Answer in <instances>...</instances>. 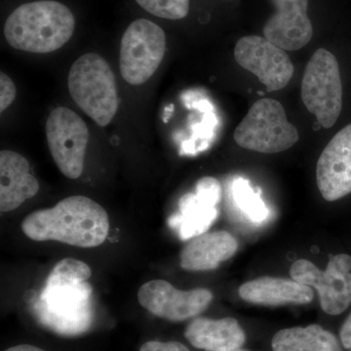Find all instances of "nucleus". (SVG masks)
I'll list each match as a JSON object with an SVG mask.
<instances>
[{
  "label": "nucleus",
  "instance_id": "obj_3",
  "mask_svg": "<svg viewBox=\"0 0 351 351\" xmlns=\"http://www.w3.org/2000/svg\"><path fill=\"white\" fill-rule=\"evenodd\" d=\"M71 98L98 125L107 126L119 110V95L112 69L96 53L78 58L69 69Z\"/></svg>",
  "mask_w": 351,
  "mask_h": 351
},
{
  "label": "nucleus",
  "instance_id": "obj_18",
  "mask_svg": "<svg viewBox=\"0 0 351 351\" xmlns=\"http://www.w3.org/2000/svg\"><path fill=\"white\" fill-rule=\"evenodd\" d=\"M181 215L170 218L171 226H181L182 239L205 233L216 219L218 211L216 204L201 197L200 195H188L180 201Z\"/></svg>",
  "mask_w": 351,
  "mask_h": 351
},
{
  "label": "nucleus",
  "instance_id": "obj_24",
  "mask_svg": "<svg viewBox=\"0 0 351 351\" xmlns=\"http://www.w3.org/2000/svg\"><path fill=\"white\" fill-rule=\"evenodd\" d=\"M140 351H191L179 341H151L144 343Z\"/></svg>",
  "mask_w": 351,
  "mask_h": 351
},
{
  "label": "nucleus",
  "instance_id": "obj_5",
  "mask_svg": "<svg viewBox=\"0 0 351 351\" xmlns=\"http://www.w3.org/2000/svg\"><path fill=\"white\" fill-rule=\"evenodd\" d=\"M302 100L318 123L331 128L343 108V85L336 57L320 48L306 64L302 82Z\"/></svg>",
  "mask_w": 351,
  "mask_h": 351
},
{
  "label": "nucleus",
  "instance_id": "obj_21",
  "mask_svg": "<svg viewBox=\"0 0 351 351\" xmlns=\"http://www.w3.org/2000/svg\"><path fill=\"white\" fill-rule=\"evenodd\" d=\"M147 12L167 20H181L186 17L191 0H136Z\"/></svg>",
  "mask_w": 351,
  "mask_h": 351
},
{
  "label": "nucleus",
  "instance_id": "obj_9",
  "mask_svg": "<svg viewBox=\"0 0 351 351\" xmlns=\"http://www.w3.org/2000/svg\"><path fill=\"white\" fill-rule=\"evenodd\" d=\"M213 300L207 289L181 291L165 280H152L141 286L138 301L149 313L171 321L182 322L199 315Z\"/></svg>",
  "mask_w": 351,
  "mask_h": 351
},
{
  "label": "nucleus",
  "instance_id": "obj_22",
  "mask_svg": "<svg viewBox=\"0 0 351 351\" xmlns=\"http://www.w3.org/2000/svg\"><path fill=\"white\" fill-rule=\"evenodd\" d=\"M196 193L214 204H218L221 200V184L216 179L205 177L199 180L196 186Z\"/></svg>",
  "mask_w": 351,
  "mask_h": 351
},
{
  "label": "nucleus",
  "instance_id": "obj_2",
  "mask_svg": "<svg viewBox=\"0 0 351 351\" xmlns=\"http://www.w3.org/2000/svg\"><path fill=\"white\" fill-rule=\"evenodd\" d=\"M75 29L73 14L63 3L39 0L23 4L4 25V36L14 49L47 54L63 47Z\"/></svg>",
  "mask_w": 351,
  "mask_h": 351
},
{
  "label": "nucleus",
  "instance_id": "obj_10",
  "mask_svg": "<svg viewBox=\"0 0 351 351\" xmlns=\"http://www.w3.org/2000/svg\"><path fill=\"white\" fill-rule=\"evenodd\" d=\"M234 57L239 66L257 76L267 92L283 89L294 75V64L285 50L262 36L240 38Z\"/></svg>",
  "mask_w": 351,
  "mask_h": 351
},
{
  "label": "nucleus",
  "instance_id": "obj_26",
  "mask_svg": "<svg viewBox=\"0 0 351 351\" xmlns=\"http://www.w3.org/2000/svg\"><path fill=\"white\" fill-rule=\"evenodd\" d=\"M5 351H45L38 348V346L31 345H20L13 346V348H8Z\"/></svg>",
  "mask_w": 351,
  "mask_h": 351
},
{
  "label": "nucleus",
  "instance_id": "obj_8",
  "mask_svg": "<svg viewBox=\"0 0 351 351\" xmlns=\"http://www.w3.org/2000/svg\"><path fill=\"white\" fill-rule=\"evenodd\" d=\"M351 257L339 254L330 258L322 271L309 261H297L291 267L292 279L317 290L323 311L339 315L351 304Z\"/></svg>",
  "mask_w": 351,
  "mask_h": 351
},
{
  "label": "nucleus",
  "instance_id": "obj_1",
  "mask_svg": "<svg viewBox=\"0 0 351 351\" xmlns=\"http://www.w3.org/2000/svg\"><path fill=\"white\" fill-rule=\"evenodd\" d=\"M21 228L34 241H58L80 248H94L107 239L110 219L96 201L73 195L50 209L29 214Z\"/></svg>",
  "mask_w": 351,
  "mask_h": 351
},
{
  "label": "nucleus",
  "instance_id": "obj_27",
  "mask_svg": "<svg viewBox=\"0 0 351 351\" xmlns=\"http://www.w3.org/2000/svg\"><path fill=\"white\" fill-rule=\"evenodd\" d=\"M232 351H247V350H240V348H239V350H232Z\"/></svg>",
  "mask_w": 351,
  "mask_h": 351
},
{
  "label": "nucleus",
  "instance_id": "obj_11",
  "mask_svg": "<svg viewBox=\"0 0 351 351\" xmlns=\"http://www.w3.org/2000/svg\"><path fill=\"white\" fill-rule=\"evenodd\" d=\"M316 182L327 201L341 199L351 193V124L323 149L316 166Z\"/></svg>",
  "mask_w": 351,
  "mask_h": 351
},
{
  "label": "nucleus",
  "instance_id": "obj_12",
  "mask_svg": "<svg viewBox=\"0 0 351 351\" xmlns=\"http://www.w3.org/2000/svg\"><path fill=\"white\" fill-rule=\"evenodd\" d=\"M276 11L263 25V38L281 49L295 51L304 47L313 38V29L307 16L308 0H270Z\"/></svg>",
  "mask_w": 351,
  "mask_h": 351
},
{
  "label": "nucleus",
  "instance_id": "obj_14",
  "mask_svg": "<svg viewBox=\"0 0 351 351\" xmlns=\"http://www.w3.org/2000/svg\"><path fill=\"white\" fill-rule=\"evenodd\" d=\"M239 249L232 233L219 232L202 233L193 237L182 248L180 265L188 271H208L218 269L219 263L233 257Z\"/></svg>",
  "mask_w": 351,
  "mask_h": 351
},
{
  "label": "nucleus",
  "instance_id": "obj_23",
  "mask_svg": "<svg viewBox=\"0 0 351 351\" xmlns=\"http://www.w3.org/2000/svg\"><path fill=\"white\" fill-rule=\"evenodd\" d=\"M15 84L10 77L4 73H0V112H3L9 106L13 103L16 98Z\"/></svg>",
  "mask_w": 351,
  "mask_h": 351
},
{
  "label": "nucleus",
  "instance_id": "obj_19",
  "mask_svg": "<svg viewBox=\"0 0 351 351\" xmlns=\"http://www.w3.org/2000/svg\"><path fill=\"white\" fill-rule=\"evenodd\" d=\"M91 274V269L87 263L75 258H63L51 271L47 279V288L80 285L87 281Z\"/></svg>",
  "mask_w": 351,
  "mask_h": 351
},
{
  "label": "nucleus",
  "instance_id": "obj_6",
  "mask_svg": "<svg viewBox=\"0 0 351 351\" xmlns=\"http://www.w3.org/2000/svg\"><path fill=\"white\" fill-rule=\"evenodd\" d=\"M166 51L165 32L152 21H134L120 44V73L127 83L142 85L156 73Z\"/></svg>",
  "mask_w": 351,
  "mask_h": 351
},
{
  "label": "nucleus",
  "instance_id": "obj_25",
  "mask_svg": "<svg viewBox=\"0 0 351 351\" xmlns=\"http://www.w3.org/2000/svg\"><path fill=\"white\" fill-rule=\"evenodd\" d=\"M339 336L343 348L351 351V313L341 326Z\"/></svg>",
  "mask_w": 351,
  "mask_h": 351
},
{
  "label": "nucleus",
  "instance_id": "obj_20",
  "mask_svg": "<svg viewBox=\"0 0 351 351\" xmlns=\"http://www.w3.org/2000/svg\"><path fill=\"white\" fill-rule=\"evenodd\" d=\"M232 193L233 199L237 206L251 221L261 223L269 216V211L262 198L253 191L246 180L241 178L235 180L233 182Z\"/></svg>",
  "mask_w": 351,
  "mask_h": 351
},
{
  "label": "nucleus",
  "instance_id": "obj_13",
  "mask_svg": "<svg viewBox=\"0 0 351 351\" xmlns=\"http://www.w3.org/2000/svg\"><path fill=\"white\" fill-rule=\"evenodd\" d=\"M27 159L15 152H0V211H13L38 195L39 182Z\"/></svg>",
  "mask_w": 351,
  "mask_h": 351
},
{
  "label": "nucleus",
  "instance_id": "obj_15",
  "mask_svg": "<svg viewBox=\"0 0 351 351\" xmlns=\"http://www.w3.org/2000/svg\"><path fill=\"white\" fill-rule=\"evenodd\" d=\"M239 295L252 304L286 306L309 304L313 302L314 293L311 287L294 279L263 276L240 286Z\"/></svg>",
  "mask_w": 351,
  "mask_h": 351
},
{
  "label": "nucleus",
  "instance_id": "obj_16",
  "mask_svg": "<svg viewBox=\"0 0 351 351\" xmlns=\"http://www.w3.org/2000/svg\"><path fill=\"white\" fill-rule=\"evenodd\" d=\"M184 337L191 346L205 351L239 350L246 341L244 330L232 317L196 318L186 327Z\"/></svg>",
  "mask_w": 351,
  "mask_h": 351
},
{
  "label": "nucleus",
  "instance_id": "obj_17",
  "mask_svg": "<svg viewBox=\"0 0 351 351\" xmlns=\"http://www.w3.org/2000/svg\"><path fill=\"white\" fill-rule=\"evenodd\" d=\"M271 346L274 351H343L336 336L317 324L280 330Z\"/></svg>",
  "mask_w": 351,
  "mask_h": 351
},
{
  "label": "nucleus",
  "instance_id": "obj_4",
  "mask_svg": "<svg viewBox=\"0 0 351 351\" xmlns=\"http://www.w3.org/2000/svg\"><path fill=\"white\" fill-rule=\"evenodd\" d=\"M233 137L239 147L262 154H278L300 140L299 132L288 121L283 106L274 99L256 101Z\"/></svg>",
  "mask_w": 351,
  "mask_h": 351
},
{
  "label": "nucleus",
  "instance_id": "obj_7",
  "mask_svg": "<svg viewBox=\"0 0 351 351\" xmlns=\"http://www.w3.org/2000/svg\"><path fill=\"white\" fill-rule=\"evenodd\" d=\"M46 137L53 160L66 178L77 179L84 169L89 131L82 117L60 107L51 112L46 122Z\"/></svg>",
  "mask_w": 351,
  "mask_h": 351
}]
</instances>
